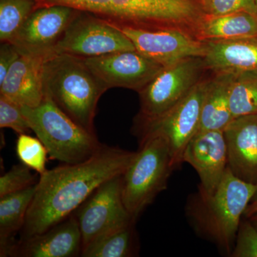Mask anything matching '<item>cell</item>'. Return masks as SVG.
<instances>
[{
  "mask_svg": "<svg viewBox=\"0 0 257 257\" xmlns=\"http://www.w3.org/2000/svg\"><path fill=\"white\" fill-rule=\"evenodd\" d=\"M122 175L101 184L74 211L82 250L106 233L136 221L123 202Z\"/></svg>",
  "mask_w": 257,
  "mask_h": 257,
  "instance_id": "obj_10",
  "label": "cell"
},
{
  "mask_svg": "<svg viewBox=\"0 0 257 257\" xmlns=\"http://www.w3.org/2000/svg\"><path fill=\"white\" fill-rule=\"evenodd\" d=\"M183 161L197 172L200 179L199 187L206 192H212L228 167L224 131L198 132L186 147Z\"/></svg>",
  "mask_w": 257,
  "mask_h": 257,
  "instance_id": "obj_14",
  "label": "cell"
},
{
  "mask_svg": "<svg viewBox=\"0 0 257 257\" xmlns=\"http://www.w3.org/2000/svg\"><path fill=\"white\" fill-rule=\"evenodd\" d=\"M257 214V194L251 202L248 204L247 208L246 209V211L244 212V215L246 217L249 218L251 216L255 215Z\"/></svg>",
  "mask_w": 257,
  "mask_h": 257,
  "instance_id": "obj_31",
  "label": "cell"
},
{
  "mask_svg": "<svg viewBox=\"0 0 257 257\" xmlns=\"http://www.w3.org/2000/svg\"><path fill=\"white\" fill-rule=\"evenodd\" d=\"M204 62L211 72L257 71V39L205 41Z\"/></svg>",
  "mask_w": 257,
  "mask_h": 257,
  "instance_id": "obj_18",
  "label": "cell"
},
{
  "mask_svg": "<svg viewBox=\"0 0 257 257\" xmlns=\"http://www.w3.org/2000/svg\"><path fill=\"white\" fill-rule=\"evenodd\" d=\"M84 61L107 90L121 87L140 92L165 67L137 50L121 51Z\"/></svg>",
  "mask_w": 257,
  "mask_h": 257,
  "instance_id": "obj_11",
  "label": "cell"
},
{
  "mask_svg": "<svg viewBox=\"0 0 257 257\" xmlns=\"http://www.w3.org/2000/svg\"><path fill=\"white\" fill-rule=\"evenodd\" d=\"M229 102L234 118L257 114V71L235 74Z\"/></svg>",
  "mask_w": 257,
  "mask_h": 257,
  "instance_id": "obj_23",
  "label": "cell"
},
{
  "mask_svg": "<svg viewBox=\"0 0 257 257\" xmlns=\"http://www.w3.org/2000/svg\"><path fill=\"white\" fill-rule=\"evenodd\" d=\"M204 58L188 57L164 67L138 92L140 111L135 117L150 119L165 114L188 95L209 73Z\"/></svg>",
  "mask_w": 257,
  "mask_h": 257,
  "instance_id": "obj_8",
  "label": "cell"
},
{
  "mask_svg": "<svg viewBox=\"0 0 257 257\" xmlns=\"http://www.w3.org/2000/svg\"><path fill=\"white\" fill-rule=\"evenodd\" d=\"M248 219H249V220L252 223L253 226L257 229V214L251 216V217L248 218Z\"/></svg>",
  "mask_w": 257,
  "mask_h": 257,
  "instance_id": "obj_32",
  "label": "cell"
},
{
  "mask_svg": "<svg viewBox=\"0 0 257 257\" xmlns=\"http://www.w3.org/2000/svg\"><path fill=\"white\" fill-rule=\"evenodd\" d=\"M136 50L131 40L117 27L99 17L78 11L55 47V54L82 58Z\"/></svg>",
  "mask_w": 257,
  "mask_h": 257,
  "instance_id": "obj_9",
  "label": "cell"
},
{
  "mask_svg": "<svg viewBox=\"0 0 257 257\" xmlns=\"http://www.w3.org/2000/svg\"><path fill=\"white\" fill-rule=\"evenodd\" d=\"M50 57L20 52L0 83V95L23 106L36 107L45 96L44 66Z\"/></svg>",
  "mask_w": 257,
  "mask_h": 257,
  "instance_id": "obj_16",
  "label": "cell"
},
{
  "mask_svg": "<svg viewBox=\"0 0 257 257\" xmlns=\"http://www.w3.org/2000/svg\"><path fill=\"white\" fill-rule=\"evenodd\" d=\"M137 152L102 145L88 160L64 164L40 176L20 239L44 232L67 219L96 189L122 175Z\"/></svg>",
  "mask_w": 257,
  "mask_h": 257,
  "instance_id": "obj_1",
  "label": "cell"
},
{
  "mask_svg": "<svg viewBox=\"0 0 257 257\" xmlns=\"http://www.w3.org/2000/svg\"><path fill=\"white\" fill-rule=\"evenodd\" d=\"M235 74L210 72L203 98L198 132L224 131L234 119L230 108L229 91Z\"/></svg>",
  "mask_w": 257,
  "mask_h": 257,
  "instance_id": "obj_19",
  "label": "cell"
},
{
  "mask_svg": "<svg viewBox=\"0 0 257 257\" xmlns=\"http://www.w3.org/2000/svg\"><path fill=\"white\" fill-rule=\"evenodd\" d=\"M135 222L103 235L82 250L83 257H130L137 253Z\"/></svg>",
  "mask_w": 257,
  "mask_h": 257,
  "instance_id": "obj_22",
  "label": "cell"
},
{
  "mask_svg": "<svg viewBox=\"0 0 257 257\" xmlns=\"http://www.w3.org/2000/svg\"><path fill=\"white\" fill-rule=\"evenodd\" d=\"M202 4L207 16H219L242 11L257 13V0H202Z\"/></svg>",
  "mask_w": 257,
  "mask_h": 257,
  "instance_id": "obj_29",
  "label": "cell"
},
{
  "mask_svg": "<svg viewBox=\"0 0 257 257\" xmlns=\"http://www.w3.org/2000/svg\"><path fill=\"white\" fill-rule=\"evenodd\" d=\"M209 74L210 72L188 95L165 114L150 119L135 118L133 128L138 139L159 136L167 142L175 170L184 163V150L199 130Z\"/></svg>",
  "mask_w": 257,
  "mask_h": 257,
  "instance_id": "obj_7",
  "label": "cell"
},
{
  "mask_svg": "<svg viewBox=\"0 0 257 257\" xmlns=\"http://www.w3.org/2000/svg\"><path fill=\"white\" fill-rule=\"evenodd\" d=\"M20 56L18 49L9 42H1L0 46V83L4 80L8 71Z\"/></svg>",
  "mask_w": 257,
  "mask_h": 257,
  "instance_id": "obj_30",
  "label": "cell"
},
{
  "mask_svg": "<svg viewBox=\"0 0 257 257\" xmlns=\"http://www.w3.org/2000/svg\"><path fill=\"white\" fill-rule=\"evenodd\" d=\"M0 127L11 128L18 135L32 131L22 106L3 95H0Z\"/></svg>",
  "mask_w": 257,
  "mask_h": 257,
  "instance_id": "obj_27",
  "label": "cell"
},
{
  "mask_svg": "<svg viewBox=\"0 0 257 257\" xmlns=\"http://www.w3.org/2000/svg\"><path fill=\"white\" fill-rule=\"evenodd\" d=\"M78 11L60 5L37 8L9 42L20 52L50 57Z\"/></svg>",
  "mask_w": 257,
  "mask_h": 257,
  "instance_id": "obj_12",
  "label": "cell"
},
{
  "mask_svg": "<svg viewBox=\"0 0 257 257\" xmlns=\"http://www.w3.org/2000/svg\"><path fill=\"white\" fill-rule=\"evenodd\" d=\"M199 40L257 39V13L238 12L219 16H207L199 32Z\"/></svg>",
  "mask_w": 257,
  "mask_h": 257,
  "instance_id": "obj_21",
  "label": "cell"
},
{
  "mask_svg": "<svg viewBox=\"0 0 257 257\" xmlns=\"http://www.w3.org/2000/svg\"><path fill=\"white\" fill-rule=\"evenodd\" d=\"M140 148L122 175V198L128 212L138 219L167 187L175 170L168 144L159 136L138 139Z\"/></svg>",
  "mask_w": 257,
  "mask_h": 257,
  "instance_id": "obj_6",
  "label": "cell"
},
{
  "mask_svg": "<svg viewBox=\"0 0 257 257\" xmlns=\"http://www.w3.org/2000/svg\"><path fill=\"white\" fill-rule=\"evenodd\" d=\"M40 177L23 163L13 166L0 177V198L29 188L38 183Z\"/></svg>",
  "mask_w": 257,
  "mask_h": 257,
  "instance_id": "obj_26",
  "label": "cell"
},
{
  "mask_svg": "<svg viewBox=\"0 0 257 257\" xmlns=\"http://www.w3.org/2000/svg\"><path fill=\"white\" fill-rule=\"evenodd\" d=\"M32 186L14 194L0 198V256H9L15 237L25 224L30 204L36 191Z\"/></svg>",
  "mask_w": 257,
  "mask_h": 257,
  "instance_id": "obj_20",
  "label": "cell"
},
{
  "mask_svg": "<svg viewBox=\"0 0 257 257\" xmlns=\"http://www.w3.org/2000/svg\"><path fill=\"white\" fill-rule=\"evenodd\" d=\"M37 8L35 0H0V41L10 42Z\"/></svg>",
  "mask_w": 257,
  "mask_h": 257,
  "instance_id": "obj_24",
  "label": "cell"
},
{
  "mask_svg": "<svg viewBox=\"0 0 257 257\" xmlns=\"http://www.w3.org/2000/svg\"><path fill=\"white\" fill-rule=\"evenodd\" d=\"M37 8L69 7L117 27L175 30L195 38L206 15L202 0H35Z\"/></svg>",
  "mask_w": 257,
  "mask_h": 257,
  "instance_id": "obj_2",
  "label": "cell"
},
{
  "mask_svg": "<svg viewBox=\"0 0 257 257\" xmlns=\"http://www.w3.org/2000/svg\"><path fill=\"white\" fill-rule=\"evenodd\" d=\"M224 134L229 170L241 180L257 184V114L234 118Z\"/></svg>",
  "mask_w": 257,
  "mask_h": 257,
  "instance_id": "obj_17",
  "label": "cell"
},
{
  "mask_svg": "<svg viewBox=\"0 0 257 257\" xmlns=\"http://www.w3.org/2000/svg\"><path fill=\"white\" fill-rule=\"evenodd\" d=\"M16 153L21 163L36 172L39 175H43L47 170L46 162L48 151L38 138H33L28 134L19 135L16 143Z\"/></svg>",
  "mask_w": 257,
  "mask_h": 257,
  "instance_id": "obj_25",
  "label": "cell"
},
{
  "mask_svg": "<svg viewBox=\"0 0 257 257\" xmlns=\"http://www.w3.org/2000/svg\"><path fill=\"white\" fill-rule=\"evenodd\" d=\"M44 87L61 110L82 127L94 131L96 106L107 89L94 75L84 58L54 54L45 62Z\"/></svg>",
  "mask_w": 257,
  "mask_h": 257,
  "instance_id": "obj_4",
  "label": "cell"
},
{
  "mask_svg": "<svg viewBox=\"0 0 257 257\" xmlns=\"http://www.w3.org/2000/svg\"><path fill=\"white\" fill-rule=\"evenodd\" d=\"M117 28L131 40L138 52L164 67L188 57H204L206 54L205 41L197 40L184 32Z\"/></svg>",
  "mask_w": 257,
  "mask_h": 257,
  "instance_id": "obj_13",
  "label": "cell"
},
{
  "mask_svg": "<svg viewBox=\"0 0 257 257\" xmlns=\"http://www.w3.org/2000/svg\"><path fill=\"white\" fill-rule=\"evenodd\" d=\"M232 257H257V229L251 221H241Z\"/></svg>",
  "mask_w": 257,
  "mask_h": 257,
  "instance_id": "obj_28",
  "label": "cell"
},
{
  "mask_svg": "<svg viewBox=\"0 0 257 257\" xmlns=\"http://www.w3.org/2000/svg\"><path fill=\"white\" fill-rule=\"evenodd\" d=\"M22 110L52 160L64 164L79 163L92 157L102 147L95 133L77 124L47 94L40 105L22 106Z\"/></svg>",
  "mask_w": 257,
  "mask_h": 257,
  "instance_id": "obj_5",
  "label": "cell"
},
{
  "mask_svg": "<svg viewBox=\"0 0 257 257\" xmlns=\"http://www.w3.org/2000/svg\"><path fill=\"white\" fill-rule=\"evenodd\" d=\"M82 251V234L72 214L44 232L17 241L9 256L74 257L81 256Z\"/></svg>",
  "mask_w": 257,
  "mask_h": 257,
  "instance_id": "obj_15",
  "label": "cell"
},
{
  "mask_svg": "<svg viewBox=\"0 0 257 257\" xmlns=\"http://www.w3.org/2000/svg\"><path fill=\"white\" fill-rule=\"evenodd\" d=\"M256 194L257 184L238 178L227 167L212 192L198 187L187 200L186 214L198 234L231 255L241 216Z\"/></svg>",
  "mask_w": 257,
  "mask_h": 257,
  "instance_id": "obj_3",
  "label": "cell"
}]
</instances>
